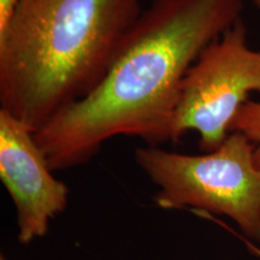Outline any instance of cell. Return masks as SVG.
<instances>
[{
	"label": "cell",
	"mask_w": 260,
	"mask_h": 260,
	"mask_svg": "<svg viewBox=\"0 0 260 260\" xmlns=\"http://www.w3.org/2000/svg\"><path fill=\"white\" fill-rule=\"evenodd\" d=\"M17 4L18 0H0V32L9 25Z\"/></svg>",
	"instance_id": "7"
},
{
	"label": "cell",
	"mask_w": 260,
	"mask_h": 260,
	"mask_svg": "<svg viewBox=\"0 0 260 260\" xmlns=\"http://www.w3.org/2000/svg\"><path fill=\"white\" fill-rule=\"evenodd\" d=\"M135 160L158 188V207H191L226 216L260 242V169L254 145L242 133L232 132L209 153L183 154L146 146L136 148Z\"/></svg>",
	"instance_id": "3"
},
{
	"label": "cell",
	"mask_w": 260,
	"mask_h": 260,
	"mask_svg": "<svg viewBox=\"0 0 260 260\" xmlns=\"http://www.w3.org/2000/svg\"><path fill=\"white\" fill-rule=\"evenodd\" d=\"M242 133L254 145V159L260 169V102L243 104L230 125V133Z\"/></svg>",
	"instance_id": "6"
},
{
	"label": "cell",
	"mask_w": 260,
	"mask_h": 260,
	"mask_svg": "<svg viewBox=\"0 0 260 260\" xmlns=\"http://www.w3.org/2000/svg\"><path fill=\"white\" fill-rule=\"evenodd\" d=\"M260 93V50L248 42L241 18L206 46L182 83L171 129L176 144L187 132L199 134L205 153L217 149L252 93Z\"/></svg>",
	"instance_id": "4"
},
{
	"label": "cell",
	"mask_w": 260,
	"mask_h": 260,
	"mask_svg": "<svg viewBox=\"0 0 260 260\" xmlns=\"http://www.w3.org/2000/svg\"><path fill=\"white\" fill-rule=\"evenodd\" d=\"M140 0H18L0 32V110L32 132L105 76Z\"/></svg>",
	"instance_id": "2"
},
{
	"label": "cell",
	"mask_w": 260,
	"mask_h": 260,
	"mask_svg": "<svg viewBox=\"0 0 260 260\" xmlns=\"http://www.w3.org/2000/svg\"><path fill=\"white\" fill-rule=\"evenodd\" d=\"M0 180L16 210L17 240L29 245L46 236L67 209L70 190L54 177L34 132L0 110Z\"/></svg>",
	"instance_id": "5"
},
{
	"label": "cell",
	"mask_w": 260,
	"mask_h": 260,
	"mask_svg": "<svg viewBox=\"0 0 260 260\" xmlns=\"http://www.w3.org/2000/svg\"><path fill=\"white\" fill-rule=\"evenodd\" d=\"M242 10V0H152L95 88L34 133L52 170L87 164L116 136L171 142L188 70Z\"/></svg>",
	"instance_id": "1"
},
{
	"label": "cell",
	"mask_w": 260,
	"mask_h": 260,
	"mask_svg": "<svg viewBox=\"0 0 260 260\" xmlns=\"http://www.w3.org/2000/svg\"><path fill=\"white\" fill-rule=\"evenodd\" d=\"M249 2H251L252 4L255 6L256 9H259V10H260V0H249Z\"/></svg>",
	"instance_id": "8"
},
{
	"label": "cell",
	"mask_w": 260,
	"mask_h": 260,
	"mask_svg": "<svg viewBox=\"0 0 260 260\" xmlns=\"http://www.w3.org/2000/svg\"><path fill=\"white\" fill-rule=\"evenodd\" d=\"M0 260H8L6 259V256L4 255V253H2V254H0Z\"/></svg>",
	"instance_id": "9"
}]
</instances>
